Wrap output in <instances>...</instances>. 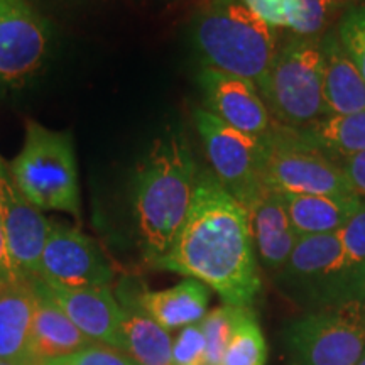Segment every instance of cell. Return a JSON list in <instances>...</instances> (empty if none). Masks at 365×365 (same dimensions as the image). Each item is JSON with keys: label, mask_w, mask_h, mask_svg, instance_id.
<instances>
[{"label": "cell", "mask_w": 365, "mask_h": 365, "mask_svg": "<svg viewBox=\"0 0 365 365\" xmlns=\"http://www.w3.org/2000/svg\"><path fill=\"white\" fill-rule=\"evenodd\" d=\"M153 266L202 281L225 304L252 308L262 282L249 212L212 170L200 168L188 217L170 250Z\"/></svg>", "instance_id": "1"}, {"label": "cell", "mask_w": 365, "mask_h": 365, "mask_svg": "<svg viewBox=\"0 0 365 365\" xmlns=\"http://www.w3.org/2000/svg\"><path fill=\"white\" fill-rule=\"evenodd\" d=\"M200 166L182 132L158 137L132 181L137 235L150 266L170 250L188 217Z\"/></svg>", "instance_id": "2"}, {"label": "cell", "mask_w": 365, "mask_h": 365, "mask_svg": "<svg viewBox=\"0 0 365 365\" xmlns=\"http://www.w3.org/2000/svg\"><path fill=\"white\" fill-rule=\"evenodd\" d=\"M191 39L205 66L261 81L276 56V34L239 0H215L191 21Z\"/></svg>", "instance_id": "3"}, {"label": "cell", "mask_w": 365, "mask_h": 365, "mask_svg": "<svg viewBox=\"0 0 365 365\" xmlns=\"http://www.w3.org/2000/svg\"><path fill=\"white\" fill-rule=\"evenodd\" d=\"M9 166L17 186L39 212H65L81 220L78 163L70 132L27 120L24 144Z\"/></svg>", "instance_id": "4"}, {"label": "cell", "mask_w": 365, "mask_h": 365, "mask_svg": "<svg viewBox=\"0 0 365 365\" xmlns=\"http://www.w3.org/2000/svg\"><path fill=\"white\" fill-rule=\"evenodd\" d=\"M257 88L274 120L284 127L299 129L328 115L319 38L294 36L287 41L276 51Z\"/></svg>", "instance_id": "5"}, {"label": "cell", "mask_w": 365, "mask_h": 365, "mask_svg": "<svg viewBox=\"0 0 365 365\" xmlns=\"http://www.w3.org/2000/svg\"><path fill=\"white\" fill-rule=\"evenodd\" d=\"M284 340L299 365H357L365 352V298L312 309L287 325Z\"/></svg>", "instance_id": "6"}, {"label": "cell", "mask_w": 365, "mask_h": 365, "mask_svg": "<svg viewBox=\"0 0 365 365\" xmlns=\"http://www.w3.org/2000/svg\"><path fill=\"white\" fill-rule=\"evenodd\" d=\"M193 118L212 173L247 210L267 190L264 186L266 139L244 134L205 108H196Z\"/></svg>", "instance_id": "7"}, {"label": "cell", "mask_w": 365, "mask_h": 365, "mask_svg": "<svg viewBox=\"0 0 365 365\" xmlns=\"http://www.w3.org/2000/svg\"><path fill=\"white\" fill-rule=\"evenodd\" d=\"M276 279L287 294L312 309L360 298L346 279L339 232L299 237Z\"/></svg>", "instance_id": "8"}, {"label": "cell", "mask_w": 365, "mask_h": 365, "mask_svg": "<svg viewBox=\"0 0 365 365\" xmlns=\"http://www.w3.org/2000/svg\"><path fill=\"white\" fill-rule=\"evenodd\" d=\"M264 186L281 195H355L340 164L279 125L266 139Z\"/></svg>", "instance_id": "9"}, {"label": "cell", "mask_w": 365, "mask_h": 365, "mask_svg": "<svg viewBox=\"0 0 365 365\" xmlns=\"http://www.w3.org/2000/svg\"><path fill=\"white\" fill-rule=\"evenodd\" d=\"M51 29L27 0H0V85L21 86L43 68Z\"/></svg>", "instance_id": "10"}, {"label": "cell", "mask_w": 365, "mask_h": 365, "mask_svg": "<svg viewBox=\"0 0 365 365\" xmlns=\"http://www.w3.org/2000/svg\"><path fill=\"white\" fill-rule=\"evenodd\" d=\"M39 277L68 287H110L113 267L88 235L51 222L41 255Z\"/></svg>", "instance_id": "11"}, {"label": "cell", "mask_w": 365, "mask_h": 365, "mask_svg": "<svg viewBox=\"0 0 365 365\" xmlns=\"http://www.w3.org/2000/svg\"><path fill=\"white\" fill-rule=\"evenodd\" d=\"M0 217L14 274L22 279L39 276L41 255L49 232L48 218L39 212L14 180L11 166L0 156Z\"/></svg>", "instance_id": "12"}, {"label": "cell", "mask_w": 365, "mask_h": 365, "mask_svg": "<svg viewBox=\"0 0 365 365\" xmlns=\"http://www.w3.org/2000/svg\"><path fill=\"white\" fill-rule=\"evenodd\" d=\"M198 81L207 103L205 110L227 125L261 139H269L279 127L274 125L271 112L252 80L203 66Z\"/></svg>", "instance_id": "13"}, {"label": "cell", "mask_w": 365, "mask_h": 365, "mask_svg": "<svg viewBox=\"0 0 365 365\" xmlns=\"http://www.w3.org/2000/svg\"><path fill=\"white\" fill-rule=\"evenodd\" d=\"M53 298L75 323L76 328L95 344L120 350L122 307L110 287H68L48 282Z\"/></svg>", "instance_id": "14"}, {"label": "cell", "mask_w": 365, "mask_h": 365, "mask_svg": "<svg viewBox=\"0 0 365 365\" xmlns=\"http://www.w3.org/2000/svg\"><path fill=\"white\" fill-rule=\"evenodd\" d=\"M247 212L259 261L266 271L281 272L299 239L287 217L282 195L266 190Z\"/></svg>", "instance_id": "15"}, {"label": "cell", "mask_w": 365, "mask_h": 365, "mask_svg": "<svg viewBox=\"0 0 365 365\" xmlns=\"http://www.w3.org/2000/svg\"><path fill=\"white\" fill-rule=\"evenodd\" d=\"M122 308H140L168 331L200 323L208 313L210 287L186 277L161 291H143L134 299H117Z\"/></svg>", "instance_id": "16"}, {"label": "cell", "mask_w": 365, "mask_h": 365, "mask_svg": "<svg viewBox=\"0 0 365 365\" xmlns=\"http://www.w3.org/2000/svg\"><path fill=\"white\" fill-rule=\"evenodd\" d=\"M34 291L33 350L41 359H54L86 349L95 341L83 335L53 298L43 277H31Z\"/></svg>", "instance_id": "17"}, {"label": "cell", "mask_w": 365, "mask_h": 365, "mask_svg": "<svg viewBox=\"0 0 365 365\" xmlns=\"http://www.w3.org/2000/svg\"><path fill=\"white\" fill-rule=\"evenodd\" d=\"M323 98L328 115H349L365 110V81L341 46L336 31L319 38Z\"/></svg>", "instance_id": "18"}, {"label": "cell", "mask_w": 365, "mask_h": 365, "mask_svg": "<svg viewBox=\"0 0 365 365\" xmlns=\"http://www.w3.org/2000/svg\"><path fill=\"white\" fill-rule=\"evenodd\" d=\"M34 304L31 279L12 277L0 281V360L36 355L33 350Z\"/></svg>", "instance_id": "19"}, {"label": "cell", "mask_w": 365, "mask_h": 365, "mask_svg": "<svg viewBox=\"0 0 365 365\" xmlns=\"http://www.w3.org/2000/svg\"><path fill=\"white\" fill-rule=\"evenodd\" d=\"M282 200L298 237L339 232L362 203L357 195H282Z\"/></svg>", "instance_id": "20"}, {"label": "cell", "mask_w": 365, "mask_h": 365, "mask_svg": "<svg viewBox=\"0 0 365 365\" xmlns=\"http://www.w3.org/2000/svg\"><path fill=\"white\" fill-rule=\"evenodd\" d=\"M291 130L301 144L319 150L336 163L365 150V110L349 115H325Z\"/></svg>", "instance_id": "21"}, {"label": "cell", "mask_w": 365, "mask_h": 365, "mask_svg": "<svg viewBox=\"0 0 365 365\" xmlns=\"http://www.w3.org/2000/svg\"><path fill=\"white\" fill-rule=\"evenodd\" d=\"M120 352L137 365H175L173 364V339L140 308H122Z\"/></svg>", "instance_id": "22"}, {"label": "cell", "mask_w": 365, "mask_h": 365, "mask_svg": "<svg viewBox=\"0 0 365 365\" xmlns=\"http://www.w3.org/2000/svg\"><path fill=\"white\" fill-rule=\"evenodd\" d=\"M267 345L252 308H245L234 336L223 354L222 365H266Z\"/></svg>", "instance_id": "23"}, {"label": "cell", "mask_w": 365, "mask_h": 365, "mask_svg": "<svg viewBox=\"0 0 365 365\" xmlns=\"http://www.w3.org/2000/svg\"><path fill=\"white\" fill-rule=\"evenodd\" d=\"M344 249V269L346 279L360 298H365V200L357 212L339 230Z\"/></svg>", "instance_id": "24"}, {"label": "cell", "mask_w": 365, "mask_h": 365, "mask_svg": "<svg viewBox=\"0 0 365 365\" xmlns=\"http://www.w3.org/2000/svg\"><path fill=\"white\" fill-rule=\"evenodd\" d=\"M247 307H232L223 303L212 312L205 314L200 322L205 340H207V352H205V365H222L223 354H225L239 319Z\"/></svg>", "instance_id": "25"}, {"label": "cell", "mask_w": 365, "mask_h": 365, "mask_svg": "<svg viewBox=\"0 0 365 365\" xmlns=\"http://www.w3.org/2000/svg\"><path fill=\"white\" fill-rule=\"evenodd\" d=\"M335 6V0H289L287 29L299 38H319Z\"/></svg>", "instance_id": "26"}, {"label": "cell", "mask_w": 365, "mask_h": 365, "mask_svg": "<svg viewBox=\"0 0 365 365\" xmlns=\"http://www.w3.org/2000/svg\"><path fill=\"white\" fill-rule=\"evenodd\" d=\"M336 34L365 81V4L349 9L344 14Z\"/></svg>", "instance_id": "27"}, {"label": "cell", "mask_w": 365, "mask_h": 365, "mask_svg": "<svg viewBox=\"0 0 365 365\" xmlns=\"http://www.w3.org/2000/svg\"><path fill=\"white\" fill-rule=\"evenodd\" d=\"M43 365H137L129 355L102 344H91L80 352L43 359Z\"/></svg>", "instance_id": "28"}, {"label": "cell", "mask_w": 365, "mask_h": 365, "mask_svg": "<svg viewBox=\"0 0 365 365\" xmlns=\"http://www.w3.org/2000/svg\"><path fill=\"white\" fill-rule=\"evenodd\" d=\"M207 340L200 323L181 328L173 340V364L175 365H205Z\"/></svg>", "instance_id": "29"}, {"label": "cell", "mask_w": 365, "mask_h": 365, "mask_svg": "<svg viewBox=\"0 0 365 365\" xmlns=\"http://www.w3.org/2000/svg\"><path fill=\"white\" fill-rule=\"evenodd\" d=\"M239 2L272 29L274 27H287L289 0H239Z\"/></svg>", "instance_id": "30"}, {"label": "cell", "mask_w": 365, "mask_h": 365, "mask_svg": "<svg viewBox=\"0 0 365 365\" xmlns=\"http://www.w3.org/2000/svg\"><path fill=\"white\" fill-rule=\"evenodd\" d=\"M340 168L344 171L346 181L352 186L354 193L360 200H365V150L340 161Z\"/></svg>", "instance_id": "31"}, {"label": "cell", "mask_w": 365, "mask_h": 365, "mask_svg": "<svg viewBox=\"0 0 365 365\" xmlns=\"http://www.w3.org/2000/svg\"><path fill=\"white\" fill-rule=\"evenodd\" d=\"M12 277H17V276L14 274L11 257H9L6 230H4V222H2V217H0V281L12 279Z\"/></svg>", "instance_id": "32"}, {"label": "cell", "mask_w": 365, "mask_h": 365, "mask_svg": "<svg viewBox=\"0 0 365 365\" xmlns=\"http://www.w3.org/2000/svg\"><path fill=\"white\" fill-rule=\"evenodd\" d=\"M0 365H43V359H39L38 355H33V357L19 360H0Z\"/></svg>", "instance_id": "33"}, {"label": "cell", "mask_w": 365, "mask_h": 365, "mask_svg": "<svg viewBox=\"0 0 365 365\" xmlns=\"http://www.w3.org/2000/svg\"><path fill=\"white\" fill-rule=\"evenodd\" d=\"M357 365H365V352L362 354V357H360V360L357 362Z\"/></svg>", "instance_id": "34"}, {"label": "cell", "mask_w": 365, "mask_h": 365, "mask_svg": "<svg viewBox=\"0 0 365 365\" xmlns=\"http://www.w3.org/2000/svg\"><path fill=\"white\" fill-rule=\"evenodd\" d=\"M364 291H365V284H364Z\"/></svg>", "instance_id": "35"}]
</instances>
